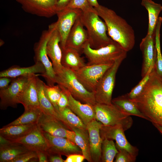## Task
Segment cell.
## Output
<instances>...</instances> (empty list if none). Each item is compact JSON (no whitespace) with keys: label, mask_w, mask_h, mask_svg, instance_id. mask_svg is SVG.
<instances>
[{"label":"cell","mask_w":162,"mask_h":162,"mask_svg":"<svg viewBox=\"0 0 162 162\" xmlns=\"http://www.w3.org/2000/svg\"><path fill=\"white\" fill-rule=\"evenodd\" d=\"M131 100L148 121L162 127V80L155 67L142 92Z\"/></svg>","instance_id":"1"},{"label":"cell","mask_w":162,"mask_h":162,"mask_svg":"<svg viewBox=\"0 0 162 162\" xmlns=\"http://www.w3.org/2000/svg\"><path fill=\"white\" fill-rule=\"evenodd\" d=\"M94 8L106 23L109 37L126 52L131 50L135 42V32L132 27L111 9L100 4Z\"/></svg>","instance_id":"2"},{"label":"cell","mask_w":162,"mask_h":162,"mask_svg":"<svg viewBox=\"0 0 162 162\" xmlns=\"http://www.w3.org/2000/svg\"><path fill=\"white\" fill-rule=\"evenodd\" d=\"M98 16L94 8L92 10L82 11L80 19L87 33L91 47L97 49L104 47L113 40L107 35L106 23Z\"/></svg>","instance_id":"3"},{"label":"cell","mask_w":162,"mask_h":162,"mask_svg":"<svg viewBox=\"0 0 162 162\" xmlns=\"http://www.w3.org/2000/svg\"><path fill=\"white\" fill-rule=\"evenodd\" d=\"M56 83L67 90L74 98L81 102L93 105L96 104L94 93L83 86L73 71L63 67L61 72L56 74Z\"/></svg>","instance_id":"4"},{"label":"cell","mask_w":162,"mask_h":162,"mask_svg":"<svg viewBox=\"0 0 162 162\" xmlns=\"http://www.w3.org/2000/svg\"><path fill=\"white\" fill-rule=\"evenodd\" d=\"M127 52L113 40L107 46L97 49L91 47L88 42L82 50L88 60L86 64L88 65L113 64L121 57L127 56Z\"/></svg>","instance_id":"5"},{"label":"cell","mask_w":162,"mask_h":162,"mask_svg":"<svg viewBox=\"0 0 162 162\" xmlns=\"http://www.w3.org/2000/svg\"><path fill=\"white\" fill-rule=\"evenodd\" d=\"M95 119L106 126L122 125L125 131L132 126L130 116L122 112L115 105L96 103L94 105Z\"/></svg>","instance_id":"6"},{"label":"cell","mask_w":162,"mask_h":162,"mask_svg":"<svg viewBox=\"0 0 162 162\" xmlns=\"http://www.w3.org/2000/svg\"><path fill=\"white\" fill-rule=\"evenodd\" d=\"M126 56L116 60L105 73L99 80L94 92L96 103L111 104L115 86L116 77L118 68Z\"/></svg>","instance_id":"7"},{"label":"cell","mask_w":162,"mask_h":162,"mask_svg":"<svg viewBox=\"0 0 162 162\" xmlns=\"http://www.w3.org/2000/svg\"><path fill=\"white\" fill-rule=\"evenodd\" d=\"M51 32L49 28L48 30L44 31L39 40L35 44L34 60L35 63L40 62L43 64L45 69V72L41 76L44 78L48 85L53 86L56 83V73L52 62L49 60L46 51L47 44Z\"/></svg>","instance_id":"8"},{"label":"cell","mask_w":162,"mask_h":162,"mask_svg":"<svg viewBox=\"0 0 162 162\" xmlns=\"http://www.w3.org/2000/svg\"><path fill=\"white\" fill-rule=\"evenodd\" d=\"M113 64H86L79 70L74 72L83 86L88 91L94 93L100 79Z\"/></svg>","instance_id":"9"},{"label":"cell","mask_w":162,"mask_h":162,"mask_svg":"<svg viewBox=\"0 0 162 162\" xmlns=\"http://www.w3.org/2000/svg\"><path fill=\"white\" fill-rule=\"evenodd\" d=\"M32 76L15 78L8 88L0 90L1 110H6L8 107H16L17 104H20V98L24 88Z\"/></svg>","instance_id":"10"},{"label":"cell","mask_w":162,"mask_h":162,"mask_svg":"<svg viewBox=\"0 0 162 162\" xmlns=\"http://www.w3.org/2000/svg\"><path fill=\"white\" fill-rule=\"evenodd\" d=\"M82 11L79 9L66 8L57 12V20L52 24L60 34V45L62 49L65 48L68 35Z\"/></svg>","instance_id":"11"},{"label":"cell","mask_w":162,"mask_h":162,"mask_svg":"<svg viewBox=\"0 0 162 162\" xmlns=\"http://www.w3.org/2000/svg\"><path fill=\"white\" fill-rule=\"evenodd\" d=\"M125 130L121 125L106 126L102 124L100 129V134L102 140L107 139L115 140L117 148L125 149L133 157L136 158L139 149L131 145L127 140L125 134Z\"/></svg>","instance_id":"12"},{"label":"cell","mask_w":162,"mask_h":162,"mask_svg":"<svg viewBox=\"0 0 162 162\" xmlns=\"http://www.w3.org/2000/svg\"><path fill=\"white\" fill-rule=\"evenodd\" d=\"M37 124L43 132L55 137L67 139L75 143L74 132L52 117L43 113Z\"/></svg>","instance_id":"13"},{"label":"cell","mask_w":162,"mask_h":162,"mask_svg":"<svg viewBox=\"0 0 162 162\" xmlns=\"http://www.w3.org/2000/svg\"><path fill=\"white\" fill-rule=\"evenodd\" d=\"M43 133L48 144V148L46 151L47 153L57 154L66 157L73 154H82L80 148L69 140L55 137L46 132Z\"/></svg>","instance_id":"14"},{"label":"cell","mask_w":162,"mask_h":162,"mask_svg":"<svg viewBox=\"0 0 162 162\" xmlns=\"http://www.w3.org/2000/svg\"><path fill=\"white\" fill-rule=\"evenodd\" d=\"M26 12L50 18L56 14V0H16Z\"/></svg>","instance_id":"15"},{"label":"cell","mask_w":162,"mask_h":162,"mask_svg":"<svg viewBox=\"0 0 162 162\" xmlns=\"http://www.w3.org/2000/svg\"><path fill=\"white\" fill-rule=\"evenodd\" d=\"M49 28L51 32L47 44L46 51L56 74L61 72L63 68L61 63L62 52L60 45V37L52 24L49 26Z\"/></svg>","instance_id":"16"},{"label":"cell","mask_w":162,"mask_h":162,"mask_svg":"<svg viewBox=\"0 0 162 162\" xmlns=\"http://www.w3.org/2000/svg\"><path fill=\"white\" fill-rule=\"evenodd\" d=\"M142 55V63L141 75L142 78L149 69L155 65L156 51L154 33L152 35L147 34L142 40L140 45Z\"/></svg>","instance_id":"17"},{"label":"cell","mask_w":162,"mask_h":162,"mask_svg":"<svg viewBox=\"0 0 162 162\" xmlns=\"http://www.w3.org/2000/svg\"><path fill=\"white\" fill-rule=\"evenodd\" d=\"M10 141L20 143L28 150L36 152L39 151H46L48 148L47 141L43 132L38 124L27 135Z\"/></svg>","instance_id":"18"},{"label":"cell","mask_w":162,"mask_h":162,"mask_svg":"<svg viewBox=\"0 0 162 162\" xmlns=\"http://www.w3.org/2000/svg\"><path fill=\"white\" fill-rule=\"evenodd\" d=\"M102 123L94 119L86 125L88 132L90 150L93 162H101L102 139L100 134Z\"/></svg>","instance_id":"19"},{"label":"cell","mask_w":162,"mask_h":162,"mask_svg":"<svg viewBox=\"0 0 162 162\" xmlns=\"http://www.w3.org/2000/svg\"><path fill=\"white\" fill-rule=\"evenodd\" d=\"M84 27L79 16L75 21L68 35L65 47L74 49L80 53H82L84 46L88 42L87 33Z\"/></svg>","instance_id":"20"},{"label":"cell","mask_w":162,"mask_h":162,"mask_svg":"<svg viewBox=\"0 0 162 162\" xmlns=\"http://www.w3.org/2000/svg\"><path fill=\"white\" fill-rule=\"evenodd\" d=\"M60 87L67 96L68 107L81 119L86 126L88 123L95 119L94 105L82 103L74 98L67 90Z\"/></svg>","instance_id":"21"},{"label":"cell","mask_w":162,"mask_h":162,"mask_svg":"<svg viewBox=\"0 0 162 162\" xmlns=\"http://www.w3.org/2000/svg\"><path fill=\"white\" fill-rule=\"evenodd\" d=\"M39 75L36 74L32 76L24 88L20 98V104L23 106L24 109L40 107L37 80V76Z\"/></svg>","instance_id":"22"},{"label":"cell","mask_w":162,"mask_h":162,"mask_svg":"<svg viewBox=\"0 0 162 162\" xmlns=\"http://www.w3.org/2000/svg\"><path fill=\"white\" fill-rule=\"evenodd\" d=\"M37 80L39 106L43 113L56 118L70 130L61 115L46 96L44 91L45 83L39 79L38 76Z\"/></svg>","instance_id":"23"},{"label":"cell","mask_w":162,"mask_h":162,"mask_svg":"<svg viewBox=\"0 0 162 162\" xmlns=\"http://www.w3.org/2000/svg\"><path fill=\"white\" fill-rule=\"evenodd\" d=\"M45 69L43 64L40 62H36L31 66L22 67L15 65L3 70L0 72V77H8L16 78L22 76H32L38 73L40 75L45 73Z\"/></svg>","instance_id":"24"},{"label":"cell","mask_w":162,"mask_h":162,"mask_svg":"<svg viewBox=\"0 0 162 162\" xmlns=\"http://www.w3.org/2000/svg\"><path fill=\"white\" fill-rule=\"evenodd\" d=\"M62 50L61 63L63 67L76 71L86 64L84 58L80 56V53L77 50L67 47Z\"/></svg>","instance_id":"25"},{"label":"cell","mask_w":162,"mask_h":162,"mask_svg":"<svg viewBox=\"0 0 162 162\" xmlns=\"http://www.w3.org/2000/svg\"><path fill=\"white\" fill-rule=\"evenodd\" d=\"M37 124L4 126L0 129V135L11 141L27 135L37 126Z\"/></svg>","instance_id":"26"},{"label":"cell","mask_w":162,"mask_h":162,"mask_svg":"<svg viewBox=\"0 0 162 162\" xmlns=\"http://www.w3.org/2000/svg\"><path fill=\"white\" fill-rule=\"evenodd\" d=\"M112 103L125 114L135 116L148 120L135 103L128 98L127 93L112 99Z\"/></svg>","instance_id":"27"},{"label":"cell","mask_w":162,"mask_h":162,"mask_svg":"<svg viewBox=\"0 0 162 162\" xmlns=\"http://www.w3.org/2000/svg\"><path fill=\"white\" fill-rule=\"evenodd\" d=\"M141 4L148 12V23L147 34L152 35L154 33L159 15L162 11V6L152 0H141Z\"/></svg>","instance_id":"28"},{"label":"cell","mask_w":162,"mask_h":162,"mask_svg":"<svg viewBox=\"0 0 162 162\" xmlns=\"http://www.w3.org/2000/svg\"><path fill=\"white\" fill-rule=\"evenodd\" d=\"M29 151L20 143L11 142L0 146V162H11L20 154Z\"/></svg>","instance_id":"29"},{"label":"cell","mask_w":162,"mask_h":162,"mask_svg":"<svg viewBox=\"0 0 162 162\" xmlns=\"http://www.w3.org/2000/svg\"><path fill=\"white\" fill-rule=\"evenodd\" d=\"M72 130L75 134V142L80 149L85 159L89 162H93L90 150L89 135L87 129L73 128Z\"/></svg>","instance_id":"30"},{"label":"cell","mask_w":162,"mask_h":162,"mask_svg":"<svg viewBox=\"0 0 162 162\" xmlns=\"http://www.w3.org/2000/svg\"><path fill=\"white\" fill-rule=\"evenodd\" d=\"M43 114L40 107L25 109L24 112L20 116L5 126L37 124Z\"/></svg>","instance_id":"31"},{"label":"cell","mask_w":162,"mask_h":162,"mask_svg":"<svg viewBox=\"0 0 162 162\" xmlns=\"http://www.w3.org/2000/svg\"><path fill=\"white\" fill-rule=\"evenodd\" d=\"M162 22V17H159L155 27L154 34L156 58L155 70L157 75L162 79V55L160 44V29Z\"/></svg>","instance_id":"32"},{"label":"cell","mask_w":162,"mask_h":162,"mask_svg":"<svg viewBox=\"0 0 162 162\" xmlns=\"http://www.w3.org/2000/svg\"><path fill=\"white\" fill-rule=\"evenodd\" d=\"M101 145V162H112L118 152L113 140L104 139Z\"/></svg>","instance_id":"33"},{"label":"cell","mask_w":162,"mask_h":162,"mask_svg":"<svg viewBox=\"0 0 162 162\" xmlns=\"http://www.w3.org/2000/svg\"><path fill=\"white\" fill-rule=\"evenodd\" d=\"M59 113L70 130L73 128L87 129L86 126L81 119L68 106Z\"/></svg>","instance_id":"34"},{"label":"cell","mask_w":162,"mask_h":162,"mask_svg":"<svg viewBox=\"0 0 162 162\" xmlns=\"http://www.w3.org/2000/svg\"><path fill=\"white\" fill-rule=\"evenodd\" d=\"M44 91L46 97L59 112L57 104L62 92L60 86L58 84L56 86H49L45 83Z\"/></svg>","instance_id":"35"},{"label":"cell","mask_w":162,"mask_h":162,"mask_svg":"<svg viewBox=\"0 0 162 162\" xmlns=\"http://www.w3.org/2000/svg\"><path fill=\"white\" fill-rule=\"evenodd\" d=\"M155 66L151 68L147 74L142 77V79L138 84L129 93H127L128 96L130 100L134 99L137 97L142 92L148 82L150 77L151 73Z\"/></svg>","instance_id":"36"},{"label":"cell","mask_w":162,"mask_h":162,"mask_svg":"<svg viewBox=\"0 0 162 162\" xmlns=\"http://www.w3.org/2000/svg\"><path fill=\"white\" fill-rule=\"evenodd\" d=\"M66 8L78 9L82 11H89L94 9V8L90 5L88 0H71Z\"/></svg>","instance_id":"37"},{"label":"cell","mask_w":162,"mask_h":162,"mask_svg":"<svg viewBox=\"0 0 162 162\" xmlns=\"http://www.w3.org/2000/svg\"><path fill=\"white\" fill-rule=\"evenodd\" d=\"M118 152L115 157V162H134L136 158L131 155L125 149L117 148Z\"/></svg>","instance_id":"38"},{"label":"cell","mask_w":162,"mask_h":162,"mask_svg":"<svg viewBox=\"0 0 162 162\" xmlns=\"http://www.w3.org/2000/svg\"><path fill=\"white\" fill-rule=\"evenodd\" d=\"M37 159H38V158L36 152L29 151L20 154L11 162H28L32 161Z\"/></svg>","instance_id":"39"},{"label":"cell","mask_w":162,"mask_h":162,"mask_svg":"<svg viewBox=\"0 0 162 162\" xmlns=\"http://www.w3.org/2000/svg\"><path fill=\"white\" fill-rule=\"evenodd\" d=\"M62 92L61 97L57 104L58 110L59 113L68 107V100L67 96L62 89Z\"/></svg>","instance_id":"40"},{"label":"cell","mask_w":162,"mask_h":162,"mask_svg":"<svg viewBox=\"0 0 162 162\" xmlns=\"http://www.w3.org/2000/svg\"><path fill=\"white\" fill-rule=\"evenodd\" d=\"M85 159L82 154H73L67 157L64 162H82Z\"/></svg>","instance_id":"41"},{"label":"cell","mask_w":162,"mask_h":162,"mask_svg":"<svg viewBox=\"0 0 162 162\" xmlns=\"http://www.w3.org/2000/svg\"><path fill=\"white\" fill-rule=\"evenodd\" d=\"M14 78L8 77H1L0 78V90L8 88Z\"/></svg>","instance_id":"42"},{"label":"cell","mask_w":162,"mask_h":162,"mask_svg":"<svg viewBox=\"0 0 162 162\" xmlns=\"http://www.w3.org/2000/svg\"><path fill=\"white\" fill-rule=\"evenodd\" d=\"M47 153L48 162H64V160L62 159L61 155L57 154H49L47 152Z\"/></svg>","instance_id":"43"},{"label":"cell","mask_w":162,"mask_h":162,"mask_svg":"<svg viewBox=\"0 0 162 162\" xmlns=\"http://www.w3.org/2000/svg\"><path fill=\"white\" fill-rule=\"evenodd\" d=\"M70 0H56V7L57 12L66 8Z\"/></svg>","instance_id":"44"},{"label":"cell","mask_w":162,"mask_h":162,"mask_svg":"<svg viewBox=\"0 0 162 162\" xmlns=\"http://www.w3.org/2000/svg\"><path fill=\"white\" fill-rule=\"evenodd\" d=\"M38 161L39 162H48L46 151H39L36 152Z\"/></svg>","instance_id":"45"},{"label":"cell","mask_w":162,"mask_h":162,"mask_svg":"<svg viewBox=\"0 0 162 162\" xmlns=\"http://www.w3.org/2000/svg\"><path fill=\"white\" fill-rule=\"evenodd\" d=\"M11 142L0 135V146L7 145Z\"/></svg>","instance_id":"46"},{"label":"cell","mask_w":162,"mask_h":162,"mask_svg":"<svg viewBox=\"0 0 162 162\" xmlns=\"http://www.w3.org/2000/svg\"><path fill=\"white\" fill-rule=\"evenodd\" d=\"M89 4L94 8L98 7L99 4L97 0H88Z\"/></svg>","instance_id":"47"},{"label":"cell","mask_w":162,"mask_h":162,"mask_svg":"<svg viewBox=\"0 0 162 162\" xmlns=\"http://www.w3.org/2000/svg\"><path fill=\"white\" fill-rule=\"evenodd\" d=\"M153 124L159 132L162 134V127L157 124Z\"/></svg>","instance_id":"48"},{"label":"cell","mask_w":162,"mask_h":162,"mask_svg":"<svg viewBox=\"0 0 162 162\" xmlns=\"http://www.w3.org/2000/svg\"><path fill=\"white\" fill-rule=\"evenodd\" d=\"M161 79V80H162V79Z\"/></svg>","instance_id":"49"}]
</instances>
